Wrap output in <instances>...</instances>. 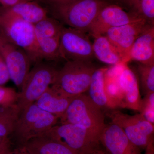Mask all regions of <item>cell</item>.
<instances>
[{
	"label": "cell",
	"instance_id": "cell-4",
	"mask_svg": "<svg viewBox=\"0 0 154 154\" xmlns=\"http://www.w3.org/2000/svg\"><path fill=\"white\" fill-rule=\"evenodd\" d=\"M58 120L57 116L33 103L21 111L11 136H13L21 148L30 140L44 134L56 125Z\"/></svg>",
	"mask_w": 154,
	"mask_h": 154
},
{
	"label": "cell",
	"instance_id": "cell-14",
	"mask_svg": "<svg viewBox=\"0 0 154 154\" xmlns=\"http://www.w3.org/2000/svg\"><path fill=\"white\" fill-rule=\"evenodd\" d=\"M126 65H122L117 76L122 98L120 107L138 111L142 99L137 79L134 73Z\"/></svg>",
	"mask_w": 154,
	"mask_h": 154
},
{
	"label": "cell",
	"instance_id": "cell-29",
	"mask_svg": "<svg viewBox=\"0 0 154 154\" xmlns=\"http://www.w3.org/2000/svg\"><path fill=\"white\" fill-rule=\"evenodd\" d=\"M10 79L8 67L2 57L0 54V86L5 85Z\"/></svg>",
	"mask_w": 154,
	"mask_h": 154
},
{
	"label": "cell",
	"instance_id": "cell-25",
	"mask_svg": "<svg viewBox=\"0 0 154 154\" xmlns=\"http://www.w3.org/2000/svg\"><path fill=\"white\" fill-rule=\"evenodd\" d=\"M117 75L107 77L105 73V90L110 109L120 107L121 96L117 82Z\"/></svg>",
	"mask_w": 154,
	"mask_h": 154
},
{
	"label": "cell",
	"instance_id": "cell-13",
	"mask_svg": "<svg viewBox=\"0 0 154 154\" xmlns=\"http://www.w3.org/2000/svg\"><path fill=\"white\" fill-rule=\"evenodd\" d=\"M100 142L108 154H141L140 149L128 139L118 125L112 122L105 124Z\"/></svg>",
	"mask_w": 154,
	"mask_h": 154
},
{
	"label": "cell",
	"instance_id": "cell-1",
	"mask_svg": "<svg viewBox=\"0 0 154 154\" xmlns=\"http://www.w3.org/2000/svg\"><path fill=\"white\" fill-rule=\"evenodd\" d=\"M48 4L53 18L86 33L99 12L108 5L104 0H69Z\"/></svg>",
	"mask_w": 154,
	"mask_h": 154
},
{
	"label": "cell",
	"instance_id": "cell-32",
	"mask_svg": "<svg viewBox=\"0 0 154 154\" xmlns=\"http://www.w3.org/2000/svg\"><path fill=\"white\" fill-rule=\"evenodd\" d=\"M145 154H154V142L150 143L146 147Z\"/></svg>",
	"mask_w": 154,
	"mask_h": 154
},
{
	"label": "cell",
	"instance_id": "cell-21",
	"mask_svg": "<svg viewBox=\"0 0 154 154\" xmlns=\"http://www.w3.org/2000/svg\"><path fill=\"white\" fill-rule=\"evenodd\" d=\"M21 112L16 103L0 106V136L10 137Z\"/></svg>",
	"mask_w": 154,
	"mask_h": 154
},
{
	"label": "cell",
	"instance_id": "cell-35",
	"mask_svg": "<svg viewBox=\"0 0 154 154\" xmlns=\"http://www.w3.org/2000/svg\"><path fill=\"white\" fill-rule=\"evenodd\" d=\"M92 154H108V153L102 150L100 148L97 149L95 151H94V152Z\"/></svg>",
	"mask_w": 154,
	"mask_h": 154
},
{
	"label": "cell",
	"instance_id": "cell-7",
	"mask_svg": "<svg viewBox=\"0 0 154 154\" xmlns=\"http://www.w3.org/2000/svg\"><path fill=\"white\" fill-rule=\"evenodd\" d=\"M42 135L66 145L78 154H92L99 148L100 141L79 125H55Z\"/></svg>",
	"mask_w": 154,
	"mask_h": 154
},
{
	"label": "cell",
	"instance_id": "cell-22",
	"mask_svg": "<svg viewBox=\"0 0 154 154\" xmlns=\"http://www.w3.org/2000/svg\"><path fill=\"white\" fill-rule=\"evenodd\" d=\"M129 12L142 19L148 24L154 25V0H125Z\"/></svg>",
	"mask_w": 154,
	"mask_h": 154
},
{
	"label": "cell",
	"instance_id": "cell-26",
	"mask_svg": "<svg viewBox=\"0 0 154 154\" xmlns=\"http://www.w3.org/2000/svg\"><path fill=\"white\" fill-rule=\"evenodd\" d=\"M137 71L140 79L141 86L145 95L154 92V64L139 63Z\"/></svg>",
	"mask_w": 154,
	"mask_h": 154
},
{
	"label": "cell",
	"instance_id": "cell-27",
	"mask_svg": "<svg viewBox=\"0 0 154 154\" xmlns=\"http://www.w3.org/2000/svg\"><path fill=\"white\" fill-rule=\"evenodd\" d=\"M138 111L147 121L154 124V92L145 95L141 99Z\"/></svg>",
	"mask_w": 154,
	"mask_h": 154
},
{
	"label": "cell",
	"instance_id": "cell-17",
	"mask_svg": "<svg viewBox=\"0 0 154 154\" xmlns=\"http://www.w3.org/2000/svg\"><path fill=\"white\" fill-rule=\"evenodd\" d=\"M22 148L29 154H78L66 145L43 135L30 140Z\"/></svg>",
	"mask_w": 154,
	"mask_h": 154
},
{
	"label": "cell",
	"instance_id": "cell-9",
	"mask_svg": "<svg viewBox=\"0 0 154 154\" xmlns=\"http://www.w3.org/2000/svg\"><path fill=\"white\" fill-rule=\"evenodd\" d=\"M60 52L61 59L92 62L94 58L93 43L86 33L63 27L61 32Z\"/></svg>",
	"mask_w": 154,
	"mask_h": 154
},
{
	"label": "cell",
	"instance_id": "cell-34",
	"mask_svg": "<svg viewBox=\"0 0 154 154\" xmlns=\"http://www.w3.org/2000/svg\"><path fill=\"white\" fill-rule=\"evenodd\" d=\"M48 4H53V3H56L61 2H65V1H69V0H45Z\"/></svg>",
	"mask_w": 154,
	"mask_h": 154
},
{
	"label": "cell",
	"instance_id": "cell-12",
	"mask_svg": "<svg viewBox=\"0 0 154 154\" xmlns=\"http://www.w3.org/2000/svg\"><path fill=\"white\" fill-rule=\"evenodd\" d=\"M147 24L141 20L112 28L104 35L121 54L125 63L128 62L133 44Z\"/></svg>",
	"mask_w": 154,
	"mask_h": 154
},
{
	"label": "cell",
	"instance_id": "cell-5",
	"mask_svg": "<svg viewBox=\"0 0 154 154\" xmlns=\"http://www.w3.org/2000/svg\"><path fill=\"white\" fill-rule=\"evenodd\" d=\"M57 69L49 61L35 64L17 94L16 104L22 111L35 103L55 81Z\"/></svg>",
	"mask_w": 154,
	"mask_h": 154
},
{
	"label": "cell",
	"instance_id": "cell-33",
	"mask_svg": "<svg viewBox=\"0 0 154 154\" xmlns=\"http://www.w3.org/2000/svg\"><path fill=\"white\" fill-rule=\"evenodd\" d=\"M14 154H29L26 151V150L23 148H19V149L17 150V151L15 152Z\"/></svg>",
	"mask_w": 154,
	"mask_h": 154
},
{
	"label": "cell",
	"instance_id": "cell-23",
	"mask_svg": "<svg viewBox=\"0 0 154 154\" xmlns=\"http://www.w3.org/2000/svg\"><path fill=\"white\" fill-rule=\"evenodd\" d=\"M60 36L47 37L37 39L42 59L47 61H56L61 59L60 52Z\"/></svg>",
	"mask_w": 154,
	"mask_h": 154
},
{
	"label": "cell",
	"instance_id": "cell-2",
	"mask_svg": "<svg viewBox=\"0 0 154 154\" xmlns=\"http://www.w3.org/2000/svg\"><path fill=\"white\" fill-rule=\"evenodd\" d=\"M59 119L61 124L69 123L84 127L99 141L106 124L103 110L85 93L73 98Z\"/></svg>",
	"mask_w": 154,
	"mask_h": 154
},
{
	"label": "cell",
	"instance_id": "cell-36",
	"mask_svg": "<svg viewBox=\"0 0 154 154\" xmlns=\"http://www.w3.org/2000/svg\"><path fill=\"white\" fill-rule=\"evenodd\" d=\"M124 1H125V0H124Z\"/></svg>",
	"mask_w": 154,
	"mask_h": 154
},
{
	"label": "cell",
	"instance_id": "cell-24",
	"mask_svg": "<svg viewBox=\"0 0 154 154\" xmlns=\"http://www.w3.org/2000/svg\"><path fill=\"white\" fill-rule=\"evenodd\" d=\"M63 27V25L54 18L48 17L34 25L36 40L60 36Z\"/></svg>",
	"mask_w": 154,
	"mask_h": 154
},
{
	"label": "cell",
	"instance_id": "cell-18",
	"mask_svg": "<svg viewBox=\"0 0 154 154\" xmlns=\"http://www.w3.org/2000/svg\"><path fill=\"white\" fill-rule=\"evenodd\" d=\"M74 97L62 96L50 86L35 103L42 110L56 116L59 119Z\"/></svg>",
	"mask_w": 154,
	"mask_h": 154
},
{
	"label": "cell",
	"instance_id": "cell-8",
	"mask_svg": "<svg viewBox=\"0 0 154 154\" xmlns=\"http://www.w3.org/2000/svg\"><path fill=\"white\" fill-rule=\"evenodd\" d=\"M106 115L140 149H145L149 144L154 142V125L147 121L141 113L131 115L113 110L107 112Z\"/></svg>",
	"mask_w": 154,
	"mask_h": 154
},
{
	"label": "cell",
	"instance_id": "cell-6",
	"mask_svg": "<svg viewBox=\"0 0 154 154\" xmlns=\"http://www.w3.org/2000/svg\"><path fill=\"white\" fill-rule=\"evenodd\" d=\"M0 30L10 41L27 54L31 64L35 65L43 60L37 44L34 25L0 14Z\"/></svg>",
	"mask_w": 154,
	"mask_h": 154
},
{
	"label": "cell",
	"instance_id": "cell-15",
	"mask_svg": "<svg viewBox=\"0 0 154 154\" xmlns=\"http://www.w3.org/2000/svg\"><path fill=\"white\" fill-rule=\"evenodd\" d=\"M154 64V25L147 24L133 44L128 62Z\"/></svg>",
	"mask_w": 154,
	"mask_h": 154
},
{
	"label": "cell",
	"instance_id": "cell-30",
	"mask_svg": "<svg viewBox=\"0 0 154 154\" xmlns=\"http://www.w3.org/2000/svg\"><path fill=\"white\" fill-rule=\"evenodd\" d=\"M0 154H14L10 137L0 136Z\"/></svg>",
	"mask_w": 154,
	"mask_h": 154
},
{
	"label": "cell",
	"instance_id": "cell-20",
	"mask_svg": "<svg viewBox=\"0 0 154 154\" xmlns=\"http://www.w3.org/2000/svg\"><path fill=\"white\" fill-rule=\"evenodd\" d=\"M107 71V69H96L87 91L92 102L102 110L109 108L105 90V77Z\"/></svg>",
	"mask_w": 154,
	"mask_h": 154
},
{
	"label": "cell",
	"instance_id": "cell-3",
	"mask_svg": "<svg viewBox=\"0 0 154 154\" xmlns=\"http://www.w3.org/2000/svg\"><path fill=\"white\" fill-rule=\"evenodd\" d=\"M96 69L92 62L67 61L58 70L51 87L59 94L66 97H74L84 94L88 91Z\"/></svg>",
	"mask_w": 154,
	"mask_h": 154
},
{
	"label": "cell",
	"instance_id": "cell-31",
	"mask_svg": "<svg viewBox=\"0 0 154 154\" xmlns=\"http://www.w3.org/2000/svg\"><path fill=\"white\" fill-rule=\"evenodd\" d=\"M31 0H0V4L4 8H10L14 5L27 1Z\"/></svg>",
	"mask_w": 154,
	"mask_h": 154
},
{
	"label": "cell",
	"instance_id": "cell-16",
	"mask_svg": "<svg viewBox=\"0 0 154 154\" xmlns=\"http://www.w3.org/2000/svg\"><path fill=\"white\" fill-rule=\"evenodd\" d=\"M0 14L21 19L35 25L47 18L48 11L38 3L29 1L10 8H3Z\"/></svg>",
	"mask_w": 154,
	"mask_h": 154
},
{
	"label": "cell",
	"instance_id": "cell-11",
	"mask_svg": "<svg viewBox=\"0 0 154 154\" xmlns=\"http://www.w3.org/2000/svg\"><path fill=\"white\" fill-rule=\"evenodd\" d=\"M141 20H143L119 6L108 4L99 12L88 32L95 38L105 35L112 28Z\"/></svg>",
	"mask_w": 154,
	"mask_h": 154
},
{
	"label": "cell",
	"instance_id": "cell-19",
	"mask_svg": "<svg viewBox=\"0 0 154 154\" xmlns=\"http://www.w3.org/2000/svg\"><path fill=\"white\" fill-rule=\"evenodd\" d=\"M94 38L93 43L94 57L110 65H119L125 63L121 54L106 36L101 35Z\"/></svg>",
	"mask_w": 154,
	"mask_h": 154
},
{
	"label": "cell",
	"instance_id": "cell-28",
	"mask_svg": "<svg viewBox=\"0 0 154 154\" xmlns=\"http://www.w3.org/2000/svg\"><path fill=\"white\" fill-rule=\"evenodd\" d=\"M17 96L14 89L0 86V106L16 103Z\"/></svg>",
	"mask_w": 154,
	"mask_h": 154
},
{
	"label": "cell",
	"instance_id": "cell-10",
	"mask_svg": "<svg viewBox=\"0 0 154 154\" xmlns=\"http://www.w3.org/2000/svg\"><path fill=\"white\" fill-rule=\"evenodd\" d=\"M0 54L8 67L10 79L21 89L32 64L27 54L10 41L1 30Z\"/></svg>",
	"mask_w": 154,
	"mask_h": 154
}]
</instances>
